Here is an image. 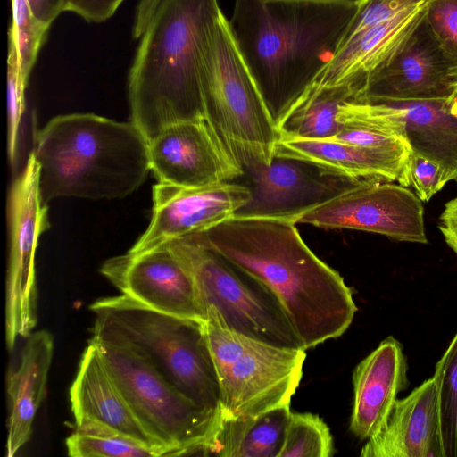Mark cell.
<instances>
[{"label":"cell","instance_id":"cell-1","mask_svg":"<svg viewBox=\"0 0 457 457\" xmlns=\"http://www.w3.org/2000/svg\"><path fill=\"white\" fill-rule=\"evenodd\" d=\"M295 225L232 217L194 235L274 294L307 350L344 334L357 309L343 278L314 254Z\"/></svg>","mask_w":457,"mask_h":457},{"label":"cell","instance_id":"cell-2","mask_svg":"<svg viewBox=\"0 0 457 457\" xmlns=\"http://www.w3.org/2000/svg\"><path fill=\"white\" fill-rule=\"evenodd\" d=\"M359 4L235 0L229 25L276 127L335 56Z\"/></svg>","mask_w":457,"mask_h":457},{"label":"cell","instance_id":"cell-3","mask_svg":"<svg viewBox=\"0 0 457 457\" xmlns=\"http://www.w3.org/2000/svg\"><path fill=\"white\" fill-rule=\"evenodd\" d=\"M220 11L219 0L139 2L129 100L131 121L148 142L174 123L206 117L202 54L208 28Z\"/></svg>","mask_w":457,"mask_h":457},{"label":"cell","instance_id":"cell-4","mask_svg":"<svg viewBox=\"0 0 457 457\" xmlns=\"http://www.w3.org/2000/svg\"><path fill=\"white\" fill-rule=\"evenodd\" d=\"M149 142L132 122L92 113L52 119L35 137L44 204L61 196L121 198L151 170Z\"/></svg>","mask_w":457,"mask_h":457},{"label":"cell","instance_id":"cell-5","mask_svg":"<svg viewBox=\"0 0 457 457\" xmlns=\"http://www.w3.org/2000/svg\"><path fill=\"white\" fill-rule=\"evenodd\" d=\"M91 339L128 346L185 396L220 417V383L204 320L151 309L120 295L95 301Z\"/></svg>","mask_w":457,"mask_h":457},{"label":"cell","instance_id":"cell-6","mask_svg":"<svg viewBox=\"0 0 457 457\" xmlns=\"http://www.w3.org/2000/svg\"><path fill=\"white\" fill-rule=\"evenodd\" d=\"M201 85L206 118L242 166L270 164L277 127L222 11L207 30Z\"/></svg>","mask_w":457,"mask_h":457},{"label":"cell","instance_id":"cell-7","mask_svg":"<svg viewBox=\"0 0 457 457\" xmlns=\"http://www.w3.org/2000/svg\"><path fill=\"white\" fill-rule=\"evenodd\" d=\"M220 383V420L290 404L303 375V348L268 344L227 327L210 308L204 321Z\"/></svg>","mask_w":457,"mask_h":457},{"label":"cell","instance_id":"cell-8","mask_svg":"<svg viewBox=\"0 0 457 457\" xmlns=\"http://www.w3.org/2000/svg\"><path fill=\"white\" fill-rule=\"evenodd\" d=\"M94 342L133 414L166 456L207 455L220 424L218 414L185 396L131 348Z\"/></svg>","mask_w":457,"mask_h":457},{"label":"cell","instance_id":"cell-9","mask_svg":"<svg viewBox=\"0 0 457 457\" xmlns=\"http://www.w3.org/2000/svg\"><path fill=\"white\" fill-rule=\"evenodd\" d=\"M164 245L189 271L204 317L212 308L237 333L278 346L304 349L278 299L255 278L194 234Z\"/></svg>","mask_w":457,"mask_h":457},{"label":"cell","instance_id":"cell-10","mask_svg":"<svg viewBox=\"0 0 457 457\" xmlns=\"http://www.w3.org/2000/svg\"><path fill=\"white\" fill-rule=\"evenodd\" d=\"M9 218L5 338L12 351L18 337H28L37 324L35 255L39 237L50 227L40 194L39 164L32 153L12 187Z\"/></svg>","mask_w":457,"mask_h":457},{"label":"cell","instance_id":"cell-11","mask_svg":"<svg viewBox=\"0 0 457 457\" xmlns=\"http://www.w3.org/2000/svg\"><path fill=\"white\" fill-rule=\"evenodd\" d=\"M322 228L362 230L428 244L421 200L391 181L356 184L308 211L297 221Z\"/></svg>","mask_w":457,"mask_h":457},{"label":"cell","instance_id":"cell-12","mask_svg":"<svg viewBox=\"0 0 457 457\" xmlns=\"http://www.w3.org/2000/svg\"><path fill=\"white\" fill-rule=\"evenodd\" d=\"M457 87V59L438 42L425 14L400 48L370 74L355 102L447 98Z\"/></svg>","mask_w":457,"mask_h":457},{"label":"cell","instance_id":"cell-13","mask_svg":"<svg viewBox=\"0 0 457 457\" xmlns=\"http://www.w3.org/2000/svg\"><path fill=\"white\" fill-rule=\"evenodd\" d=\"M250 200L234 217L275 219L297 224L301 216L355 186L302 160L275 157L270 164L243 166ZM239 178V179H240Z\"/></svg>","mask_w":457,"mask_h":457},{"label":"cell","instance_id":"cell-14","mask_svg":"<svg viewBox=\"0 0 457 457\" xmlns=\"http://www.w3.org/2000/svg\"><path fill=\"white\" fill-rule=\"evenodd\" d=\"M151 170L158 182L201 187L236 181L244 174L206 117L174 123L149 141Z\"/></svg>","mask_w":457,"mask_h":457},{"label":"cell","instance_id":"cell-15","mask_svg":"<svg viewBox=\"0 0 457 457\" xmlns=\"http://www.w3.org/2000/svg\"><path fill=\"white\" fill-rule=\"evenodd\" d=\"M250 197L248 187L235 181L201 187L158 182L153 187L150 223L129 251L143 253L173 239L211 228L234 217Z\"/></svg>","mask_w":457,"mask_h":457},{"label":"cell","instance_id":"cell-16","mask_svg":"<svg viewBox=\"0 0 457 457\" xmlns=\"http://www.w3.org/2000/svg\"><path fill=\"white\" fill-rule=\"evenodd\" d=\"M100 272L132 300L167 314L205 320L194 280L167 245L106 260Z\"/></svg>","mask_w":457,"mask_h":457},{"label":"cell","instance_id":"cell-17","mask_svg":"<svg viewBox=\"0 0 457 457\" xmlns=\"http://www.w3.org/2000/svg\"><path fill=\"white\" fill-rule=\"evenodd\" d=\"M441 376L434 375L396 400L382 428L368 439L361 457H445L441 422Z\"/></svg>","mask_w":457,"mask_h":457},{"label":"cell","instance_id":"cell-18","mask_svg":"<svg viewBox=\"0 0 457 457\" xmlns=\"http://www.w3.org/2000/svg\"><path fill=\"white\" fill-rule=\"evenodd\" d=\"M403 350L398 340L388 337L353 370L350 429L361 439H369L382 428L397 395L408 387Z\"/></svg>","mask_w":457,"mask_h":457},{"label":"cell","instance_id":"cell-19","mask_svg":"<svg viewBox=\"0 0 457 457\" xmlns=\"http://www.w3.org/2000/svg\"><path fill=\"white\" fill-rule=\"evenodd\" d=\"M410 154L363 147L337 140L279 137L275 157L309 162L321 171L353 183L399 182Z\"/></svg>","mask_w":457,"mask_h":457},{"label":"cell","instance_id":"cell-20","mask_svg":"<svg viewBox=\"0 0 457 457\" xmlns=\"http://www.w3.org/2000/svg\"><path fill=\"white\" fill-rule=\"evenodd\" d=\"M428 2L355 35L339 47L312 84L351 85L357 93L366 78L388 61L410 36L423 18Z\"/></svg>","mask_w":457,"mask_h":457},{"label":"cell","instance_id":"cell-21","mask_svg":"<svg viewBox=\"0 0 457 457\" xmlns=\"http://www.w3.org/2000/svg\"><path fill=\"white\" fill-rule=\"evenodd\" d=\"M75 422L91 420L161 451L140 425L110 375L97 345L89 341L70 388Z\"/></svg>","mask_w":457,"mask_h":457},{"label":"cell","instance_id":"cell-22","mask_svg":"<svg viewBox=\"0 0 457 457\" xmlns=\"http://www.w3.org/2000/svg\"><path fill=\"white\" fill-rule=\"evenodd\" d=\"M53 351L54 339L48 331L32 332L18 365L8 376V457L15 455L31 436L35 415L44 399Z\"/></svg>","mask_w":457,"mask_h":457},{"label":"cell","instance_id":"cell-23","mask_svg":"<svg viewBox=\"0 0 457 457\" xmlns=\"http://www.w3.org/2000/svg\"><path fill=\"white\" fill-rule=\"evenodd\" d=\"M396 108L411 152L436 163L457 184V105L451 96L422 100H378Z\"/></svg>","mask_w":457,"mask_h":457},{"label":"cell","instance_id":"cell-24","mask_svg":"<svg viewBox=\"0 0 457 457\" xmlns=\"http://www.w3.org/2000/svg\"><path fill=\"white\" fill-rule=\"evenodd\" d=\"M290 404L254 416L220 420L207 455L279 457L291 417Z\"/></svg>","mask_w":457,"mask_h":457},{"label":"cell","instance_id":"cell-25","mask_svg":"<svg viewBox=\"0 0 457 457\" xmlns=\"http://www.w3.org/2000/svg\"><path fill=\"white\" fill-rule=\"evenodd\" d=\"M355 94L351 85L312 84L278 123V138L335 137L344 127L337 120L339 109L344 104L353 101Z\"/></svg>","mask_w":457,"mask_h":457},{"label":"cell","instance_id":"cell-26","mask_svg":"<svg viewBox=\"0 0 457 457\" xmlns=\"http://www.w3.org/2000/svg\"><path fill=\"white\" fill-rule=\"evenodd\" d=\"M66 439L71 457H159L162 453L110 427L91 420L75 422Z\"/></svg>","mask_w":457,"mask_h":457},{"label":"cell","instance_id":"cell-27","mask_svg":"<svg viewBox=\"0 0 457 457\" xmlns=\"http://www.w3.org/2000/svg\"><path fill=\"white\" fill-rule=\"evenodd\" d=\"M333 453L332 435L319 415L291 414L279 457H328Z\"/></svg>","mask_w":457,"mask_h":457},{"label":"cell","instance_id":"cell-28","mask_svg":"<svg viewBox=\"0 0 457 457\" xmlns=\"http://www.w3.org/2000/svg\"><path fill=\"white\" fill-rule=\"evenodd\" d=\"M436 368L441 376V422L445 457H457V333Z\"/></svg>","mask_w":457,"mask_h":457},{"label":"cell","instance_id":"cell-29","mask_svg":"<svg viewBox=\"0 0 457 457\" xmlns=\"http://www.w3.org/2000/svg\"><path fill=\"white\" fill-rule=\"evenodd\" d=\"M12 3L9 39L14 43L21 74L28 81L49 27L33 15L27 0H12Z\"/></svg>","mask_w":457,"mask_h":457},{"label":"cell","instance_id":"cell-30","mask_svg":"<svg viewBox=\"0 0 457 457\" xmlns=\"http://www.w3.org/2000/svg\"><path fill=\"white\" fill-rule=\"evenodd\" d=\"M21 74L14 43L9 39L7 57L8 154L13 164L17 158L18 137L24 112V92L27 87Z\"/></svg>","mask_w":457,"mask_h":457},{"label":"cell","instance_id":"cell-31","mask_svg":"<svg viewBox=\"0 0 457 457\" xmlns=\"http://www.w3.org/2000/svg\"><path fill=\"white\" fill-rule=\"evenodd\" d=\"M428 0H362L345 29L339 47L355 35L397 16ZM338 47V49H339Z\"/></svg>","mask_w":457,"mask_h":457},{"label":"cell","instance_id":"cell-32","mask_svg":"<svg viewBox=\"0 0 457 457\" xmlns=\"http://www.w3.org/2000/svg\"><path fill=\"white\" fill-rule=\"evenodd\" d=\"M447 183L441 168L434 162L410 153L399 181L403 187L412 186L416 195L423 202L440 191Z\"/></svg>","mask_w":457,"mask_h":457},{"label":"cell","instance_id":"cell-33","mask_svg":"<svg viewBox=\"0 0 457 457\" xmlns=\"http://www.w3.org/2000/svg\"><path fill=\"white\" fill-rule=\"evenodd\" d=\"M425 19L440 45L457 59V0H429Z\"/></svg>","mask_w":457,"mask_h":457},{"label":"cell","instance_id":"cell-34","mask_svg":"<svg viewBox=\"0 0 457 457\" xmlns=\"http://www.w3.org/2000/svg\"><path fill=\"white\" fill-rule=\"evenodd\" d=\"M124 0H66L64 11L89 22H103L112 17Z\"/></svg>","mask_w":457,"mask_h":457},{"label":"cell","instance_id":"cell-35","mask_svg":"<svg viewBox=\"0 0 457 457\" xmlns=\"http://www.w3.org/2000/svg\"><path fill=\"white\" fill-rule=\"evenodd\" d=\"M439 229L448 246L457 254V197L445 204Z\"/></svg>","mask_w":457,"mask_h":457},{"label":"cell","instance_id":"cell-36","mask_svg":"<svg viewBox=\"0 0 457 457\" xmlns=\"http://www.w3.org/2000/svg\"><path fill=\"white\" fill-rule=\"evenodd\" d=\"M66 0H27L33 15L50 27L58 15L64 12Z\"/></svg>","mask_w":457,"mask_h":457},{"label":"cell","instance_id":"cell-37","mask_svg":"<svg viewBox=\"0 0 457 457\" xmlns=\"http://www.w3.org/2000/svg\"><path fill=\"white\" fill-rule=\"evenodd\" d=\"M263 2H341V3H361L362 0H261Z\"/></svg>","mask_w":457,"mask_h":457},{"label":"cell","instance_id":"cell-38","mask_svg":"<svg viewBox=\"0 0 457 457\" xmlns=\"http://www.w3.org/2000/svg\"><path fill=\"white\" fill-rule=\"evenodd\" d=\"M451 96H452L453 100L454 101V103L457 105V87H456L455 90L453 91V95Z\"/></svg>","mask_w":457,"mask_h":457}]
</instances>
